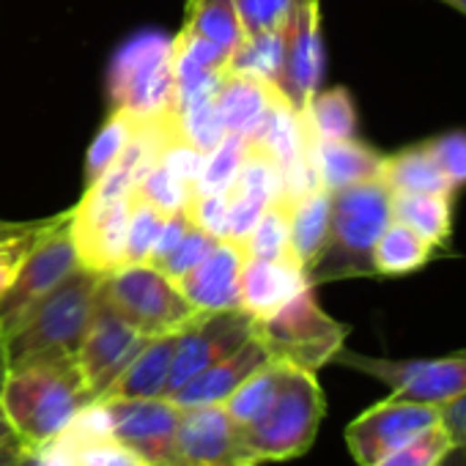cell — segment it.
I'll return each instance as SVG.
<instances>
[{
    "label": "cell",
    "mask_w": 466,
    "mask_h": 466,
    "mask_svg": "<svg viewBox=\"0 0 466 466\" xmlns=\"http://www.w3.org/2000/svg\"><path fill=\"white\" fill-rule=\"evenodd\" d=\"M0 403L6 409L17 439L28 450L39 452L96 400L86 387L75 357H69L12 368Z\"/></svg>",
    "instance_id": "cell-1"
},
{
    "label": "cell",
    "mask_w": 466,
    "mask_h": 466,
    "mask_svg": "<svg viewBox=\"0 0 466 466\" xmlns=\"http://www.w3.org/2000/svg\"><path fill=\"white\" fill-rule=\"evenodd\" d=\"M99 280L102 275L77 267L34 302L6 329L12 368L75 357L99 305Z\"/></svg>",
    "instance_id": "cell-2"
},
{
    "label": "cell",
    "mask_w": 466,
    "mask_h": 466,
    "mask_svg": "<svg viewBox=\"0 0 466 466\" xmlns=\"http://www.w3.org/2000/svg\"><path fill=\"white\" fill-rule=\"evenodd\" d=\"M392 222V192L381 178L360 181L332 192L329 239L321 256L308 269L310 286L376 278L373 275V245Z\"/></svg>",
    "instance_id": "cell-3"
},
{
    "label": "cell",
    "mask_w": 466,
    "mask_h": 466,
    "mask_svg": "<svg viewBox=\"0 0 466 466\" xmlns=\"http://www.w3.org/2000/svg\"><path fill=\"white\" fill-rule=\"evenodd\" d=\"M173 39L137 34L113 58L107 75L110 110L127 113L135 124L176 118V77L170 61Z\"/></svg>",
    "instance_id": "cell-4"
},
{
    "label": "cell",
    "mask_w": 466,
    "mask_h": 466,
    "mask_svg": "<svg viewBox=\"0 0 466 466\" xmlns=\"http://www.w3.org/2000/svg\"><path fill=\"white\" fill-rule=\"evenodd\" d=\"M278 365V390L269 409L258 422L245 428L248 441L261 458V463L291 461L305 455L313 447L321 420L327 414L324 390L316 373L283 362Z\"/></svg>",
    "instance_id": "cell-5"
},
{
    "label": "cell",
    "mask_w": 466,
    "mask_h": 466,
    "mask_svg": "<svg viewBox=\"0 0 466 466\" xmlns=\"http://www.w3.org/2000/svg\"><path fill=\"white\" fill-rule=\"evenodd\" d=\"M253 335L264 343L272 362L319 373L346 346L349 327L324 313L316 291L305 289L280 310L256 321Z\"/></svg>",
    "instance_id": "cell-6"
},
{
    "label": "cell",
    "mask_w": 466,
    "mask_h": 466,
    "mask_svg": "<svg viewBox=\"0 0 466 466\" xmlns=\"http://www.w3.org/2000/svg\"><path fill=\"white\" fill-rule=\"evenodd\" d=\"M99 302L146 338L176 335L198 316L178 286L151 264H127L102 275Z\"/></svg>",
    "instance_id": "cell-7"
},
{
    "label": "cell",
    "mask_w": 466,
    "mask_h": 466,
    "mask_svg": "<svg viewBox=\"0 0 466 466\" xmlns=\"http://www.w3.org/2000/svg\"><path fill=\"white\" fill-rule=\"evenodd\" d=\"M332 362L387 384L390 395L403 400H417L444 409L447 403L466 395V349L444 357L387 360V357L349 351L343 346Z\"/></svg>",
    "instance_id": "cell-8"
},
{
    "label": "cell",
    "mask_w": 466,
    "mask_h": 466,
    "mask_svg": "<svg viewBox=\"0 0 466 466\" xmlns=\"http://www.w3.org/2000/svg\"><path fill=\"white\" fill-rule=\"evenodd\" d=\"M69 217L72 211L58 214L47 222L34 248L25 253L15 280L0 291V327H4V332L34 302H39L47 291H53L66 275H72L80 267L69 233Z\"/></svg>",
    "instance_id": "cell-9"
},
{
    "label": "cell",
    "mask_w": 466,
    "mask_h": 466,
    "mask_svg": "<svg viewBox=\"0 0 466 466\" xmlns=\"http://www.w3.org/2000/svg\"><path fill=\"white\" fill-rule=\"evenodd\" d=\"M170 466H261V458L225 406H184Z\"/></svg>",
    "instance_id": "cell-10"
},
{
    "label": "cell",
    "mask_w": 466,
    "mask_h": 466,
    "mask_svg": "<svg viewBox=\"0 0 466 466\" xmlns=\"http://www.w3.org/2000/svg\"><path fill=\"white\" fill-rule=\"evenodd\" d=\"M441 422V409L387 395L346 428V447L360 466H373L392 450Z\"/></svg>",
    "instance_id": "cell-11"
},
{
    "label": "cell",
    "mask_w": 466,
    "mask_h": 466,
    "mask_svg": "<svg viewBox=\"0 0 466 466\" xmlns=\"http://www.w3.org/2000/svg\"><path fill=\"white\" fill-rule=\"evenodd\" d=\"M253 332H256V319L248 316L242 308L198 313L176 335V351H173L170 381H167L165 398L178 392L189 379H195L208 365L219 362L222 357L245 346L253 338Z\"/></svg>",
    "instance_id": "cell-12"
},
{
    "label": "cell",
    "mask_w": 466,
    "mask_h": 466,
    "mask_svg": "<svg viewBox=\"0 0 466 466\" xmlns=\"http://www.w3.org/2000/svg\"><path fill=\"white\" fill-rule=\"evenodd\" d=\"M96 409L107 431L148 466H170L181 414L170 398H102Z\"/></svg>",
    "instance_id": "cell-13"
},
{
    "label": "cell",
    "mask_w": 466,
    "mask_h": 466,
    "mask_svg": "<svg viewBox=\"0 0 466 466\" xmlns=\"http://www.w3.org/2000/svg\"><path fill=\"white\" fill-rule=\"evenodd\" d=\"M324 77V36L321 0H299L283 28V80L280 94L297 113H305L321 91Z\"/></svg>",
    "instance_id": "cell-14"
},
{
    "label": "cell",
    "mask_w": 466,
    "mask_h": 466,
    "mask_svg": "<svg viewBox=\"0 0 466 466\" xmlns=\"http://www.w3.org/2000/svg\"><path fill=\"white\" fill-rule=\"evenodd\" d=\"M127 222L129 195L107 203L80 200L69 217L77 264L96 275H110L127 267Z\"/></svg>",
    "instance_id": "cell-15"
},
{
    "label": "cell",
    "mask_w": 466,
    "mask_h": 466,
    "mask_svg": "<svg viewBox=\"0 0 466 466\" xmlns=\"http://www.w3.org/2000/svg\"><path fill=\"white\" fill-rule=\"evenodd\" d=\"M146 335L116 316L107 305H96V313L88 324V332L75 354V362L83 373L86 387L94 400L105 398L121 370L132 362V357L146 346Z\"/></svg>",
    "instance_id": "cell-16"
},
{
    "label": "cell",
    "mask_w": 466,
    "mask_h": 466,
    "mask_svg": "<svg viewBox=\"0 0 466 466\" xmlns=\"http://www.w3.org/2000/svg\"><path fill=\"white\" fill-rule=\"evenodd\" d=\"M39 455L56 466H148L135 450L107 431L96 403L80 411L50 447L39 450Z\"/></svg>",
    "instance_id": "cell-17"
},
{
    "label": "cell",
    "mask_w": 466,
    "mask_h": 466,
    "mask_svg": "<svg viewBox=\"0 0 466 466\" xmlns=\"http://www.w3.org/2000/svg\"><path fill=\"white\" fill-rule=\"evenodd\" d=\"M245 253L237 242H217V248L176 286L198 313L239 308V278L245 269Z\"/></svg>",
    "instance_id": "cell-18"
},
{
    "label": "cell",
    "mask_w": 466,
    "mask_h": 466,
    "mask_svg": "<svg viewBox=\"0 0 466 466\" xmlns=\"http://www.w3.org/2000/svg\"><path fill=\"white\" fill-rule=\"evenodd\" d=\"M269 362H272L269 351L253 335L233 354L222 357L219 362L208 365L195 379H189L178 392L170 395V400L181 409L184 406H222L248 376H253L258 368H264Z\"/></svg>",
    "instance_id": "cell-19"
},
{
    "label": "cell",
    "mask_w": 466,
    "mask_h": 466,
    "mask_svg": "<svg viewBox=\"0 0 466 466\" xmlns=\"http://www.w3.org/2000/svg\"><path fill=\"white\" fill-rule=\"evenodd\" d=\"M305 289L313 286L299 261H245L239 278V308L261 321Z\"/></svg>",
    "instance_id": "cell-20"
},
{
    "label": "cell",
    "mask_w": 466,
    "mask_h": 466,
    "mask_svg": "<svg viewBox=\"0 0 466 466\" xmlns=\"http://www.w3.org/2000/svg\"><path fill=\"white\" fill-rule=\"evenodd\" d=\"M278 99H286L278 88L225 69L211 105H214V116H217L219 127L225 129V135L248 137L264 121V116L269 113V107Z\"/></svg>",
    "instance_id": "cell-21"
},
{
    "label": "cell",
    "mask_w": 466,
    "mask_h": 466,
    "mask_svg": "<svg viewBox=\"0 0 466 466\" xmlns=\"http://www.w3.org/2000/svg\"><path fill=\"white\" fill-rule=\"evenodd\" d=\"M310 157H313V165L319 170L321 187L327 192H338V189H346L351 184L379 178L381 165H384V154L376 151L373 146L357 140V137L319 140L310 135Z\"/></svg>",
    "instance_id": "cell-22"
},
{
    "label": "cell",
    "mask_w": 466,
    "mask_h": 466,
    "mask_svg": "<svg viewBox=\"0 0 466 466\" xmlns=\"http://www.w3.org/2000/svg\"><path fill=\"white\" fill-rule=\"evenodd\" d=\"M176 335L148 338L146 346L132 357V362L113 381L105 398H165L173 351H176Z\"/></svg>",
    "instance_id": "cell-23"
},
{
    "label": "cell",
    "mask_w": 466,
    "mask_h": 466,
    "mask_svg": "<svg viewBox=\"0 0 466 466\" xmlns=\"http://www.w3.org/2000/svg\"><path fill=\"white\" fill-rule=\"evenodd\" d=\"M289 208V233H291V253L305 267V272L313 267V261L321 256L329 239V217H332V192L324 187L294 200Z\"/></svg>",
    "instance_id": "cell-24"
},
{
    "label": "cell",
    "mask_w": 466,
    "mask_h": 466,
    "mask_svg": "<svg viewBox=\"0 0 466 466\" xmlns=\"http://www.w3.org/2000/svg\"><path fill=\"white\" fill-rule=\"evenodd\" d=\"M379 178L387 184V189L392 195L452 192L425 143H414V146H406L395 154H384V165H381Z\"/></svg>",
    "instance_id": "cell-25"
},
{
    "label": "cell",
    "mask_w": 466,
    "mask_h": 466,
    "mask_svg": "<svg viewBox=\"0 0 466 466\" xmlns=\"http://www.w3.org/2000/svg\"><path fill=\"white\" fill-rule=\"evenodd\" d=\"M452 192L392 195V219L403 222L436 250L447 248L452 233Z\"/></svg>",
    "instance_id": "cell-26"
},
{
    "label": "cell",
    "mask_w": 466,
    "mask_h": 466,
    "mask_svg": "<svg viewBox=\"0 0 466 466\" xmlns=\"http://www.w3.org/2000/svg\"><path fill=\"white\" fill-rule=\"evenodd\" d=\"M431 258H433V248L420 237V233H414L411 228H406L398 219H392L384 228L379 242L373 245V256H370L376 278L414 275L422 267H428Z\"/></svg>",
    "instance_id": "cell-27"
},
{
    "label": "cell",
    "mask_w": 466,
    "mask_h": 466,
    "mask_svg": "<svg viewBox=\"0 0 466 466\" xmlns=\"http://www.w3.org/2000/svg\"><path fill=\"white\" fill-rule=\"evenodd\" d=\"M228 72L267 83L280 91L283 80V31L248 34L228 58Z\"/></svg>",
    "instance_id": "cell-28"
},
{
    "label": "cell",
    "mask_w": 466,
    "mask_h": 466,
    "mask_svg": "<svg viewBox=\"0 0 466 466\" xmlns=\"http://www.w3.org/2000/svg\"><path fill=\"white\" fill-rule=\"evenodd\" d=\"M302 118H305L310 135L319 140L357 137V105H354L349 88H343V86L319 91L310 99Z\"/></svg>",
    "instance_id": "cell-29"
},
{
    "label": "cell",
    "mask_w": 466,
    "mask_h": 466,
    "mask_svg": "<svg viewBox=\"0 0 466 466\" xmlns=\"http://www.w3.org/2000/svg\"><path fill=\"white\" fill-rule=\"evenodd\" d=\"M192 36H200L206 42H214L233 53V47L242 39L239 17L233 0H189L187 15H184V28Z\"/></svg>",
    "instance_id": "cell-30"
},
{
    "label": "cell",
    "mask_w": 466,
    "mask_h": 466,
    "mask_svg": "<svg viewBox=\"0 0 466 466\" xmlns=\"http://www.w3.org/2000/svg\"><path fill=\"white\" fill-rule=\"evenodd\" d=\"M239 248L248 261H297V256L291 253L286 203H269L256 228L250 230V237Z\"/></svg>",
    "instance_id": "cell-31"
},
{
    "label": "cell",
    "mask_w": 466,
    "mask_h": 466,
    "mask_svg": "<svg viewBox=\"0 0 466 466\" xmlns=\"http://www.w3.org/2000/svg\"><path fill=\"white\" fill-rule=\"evenodd\" d=\"M230 53L214 42H206L200 36H192L187 31H181L173 39V50H170V61H173V77L176 86L181 83H192L200 80L206 75H217L225 72Z\"/></svg>",
    "instance_id": "cell-32"
},
{
    "label": "cell",
    "mask_w": 466,
    "mask_h": 466,
    "mask_svg": "<svg viewBox=\"0 0 466 466\" xmlns=\"http://www.w3.org/2000/svg\"><path fill=\"white\" fill-rule=\"evenodd\" d=\"M248 137L245 135H225L203 159V170L198 176L195 192L203 195H225L230 192L233 181L239 176V167L248 157Z\"/></svg>",
    "instance_id": "cell-33"
},
{
    "label": "cell",
    "mask_w": 466,
    "mask_h": 466,
    "mask_svg": "<svg viewBox=\"0 0 466 466\" xmlns=\"http://www.w3.org/2000/svg\"><path fill=\"white\" fill-rule=\"evenodd\" d=\"M278 373H280L278 362H269V365L258 368L253 376H248L237 390H233V395L222 403L225 411L233 420H237L242 428H250L253 422H258L264 417V411L269 409L272 398H275Z\"/></svg>",
    "instance_id": "cell-34"
},
{
    "label": "cell",
    "mask_w": 466,
    "mask_h": 466,
    "mask_svg": "<svg viewBox=\"0 0 466 466\" xmlns=\"http://www.w3.org/2000/svg\"><path fill=\"white\" fill-rule=\"evenodd\" d=\"M135 132V121L127 113L110 110V118L105 121V127L99 129V135L94 137L88 154H86V187L94 184L124 151L127 140Z\"/></svg>",
    "instance_id": "cell-35"
},
{
    "label": "cell",
    "mask_w": 466,
    "mask_h": 466,
    "mask_svg": "<svg viewBox=\"0 0 466 466\" xmlns=\"http://www.w3.org/2000/svg\"><path fill=\"white\" fill-rule=\"evenodd\" d=\"M165 214L154 208L148 200L129 195V222H127V264H148L154 242L159 237V228Z\"/></svg>",
    "instance_id": "cell-36"
},
{
    "label": "cell",
    "mask_w": 466,
    "mask_h": 466,
    "mask_svg": "<svg viewBox=\"0 0 466 466\" xmlns=\"http://www.w3.org/2000/svg\"><path fill=\"white\" fill-rule=\"evenodd\" d=\"M132 195L148 200V203H151L154 208H159L165 217H167V214H176V211H181V208H187V203L192 200V192H189L181 181H176V178L170 176V170H167L162 162H154V165L140 176V181L135 184Z\"/></svg>",
    "instance_id": "cell-37"
},
{
    "label": "cell",
    "mask_w": 466,
    "mask_h": 466,
    "mask_svg": "<svg viewBox=\"0 0 466 466\" xmlns=\"http://www.w3.org/2000/svg\"><path fill=\"white\" fill-rule=\"evenodd\" d=\"M452 444L455 441H452L450 431L439 422L431 431L420 433L417 439L406 441L403 447L392 450L373 466H436Z\"/></svg>",
    "instance_id": "cell-38"
},
{
    "label": "cell",
    "mask_w": 466,
    "mask_h": 466,
    "mask_svg": "<svg viewBox=\"0 0 466 466\" xmlns=\"http://www.w3.org/2000/svg\"><path fill=\"white\" fill-rule=\"evenodd\" d=\"M297 4L299 0H233L242 36L264 34V31H283Z\"/></svg>",
    "instance_id": "cell-39"
},
{
    "label": "cell",
    "mask_w": 466,
    "mask_h": 466,
    "mask_svg": "<svg viewBox=\"0 0 466 466\" xmlns=\"http://www.w3.org/2000/svg\"><path fill=\"white\" fill-rule=\"evenodd\" d=\"M431 157L436 159L441 176L447 178L450 189L458 192L466 187V129H450L431 140H425Z\"/></svg>",
    "instance_id": "cell-40"
},
{
    "label": "cell",
    "mask_w": 466,
    "mask_h": 466,
    "mask_svg": "<svg viewBox=\"0 0 466 466\" xmlns=\"http://www.w3.org/2000/svg\"><path fill=\"white\" fill-rule=\"evenodd\" d=\"M217 242L219 239H214L211 233H206L203 228H198L195 222H192V228L187 230V237L178 242V248L157 267L162 275H167L173 283H178L187 272H192L214 248H217Z\"/></svg>",
    "instance_id": "cell-41"
},
{
    "label": "cell",
    "mask_w": 466,
    "mask_h": 466,
    "mask_svg": "<svg viewBox=\"0 0 466 466\" xmlns=\"http://www.w3.org/2000/svg\"><path fill=\"white\" fill-rule=\"evenodd\" d=\"M228 208H230V198L225 195H203L195 192L192 200L187 203L189 219L203 228L206 233H211L214 239H228Z\"/></svg>",
    "instance_id": "cell-42"
},
{
    "label": "cell",
    "mask_w": 466,
    "mask_h": 466,
    "mask_svg": "<svg viewBox=\"0 0 466 466\" xmlns=\"http://www.w3.org/2000/svg\"><path fill=\"white\" fill-rule=\"evenodd\" d=\"M189 228H192V219H189V211L187 208H181L176 214H167L165 222H162V228H159V237L154 242V250L148 256V264L151 267H159L178 248V242L187 237Z\"/></svg>",
    "instance_id": "cell-43"
},
{
    "label": "cell",
    "mask_w": 466,
    "mask_h": 466,
    "mask_svg": "<svg viewBox=\"0 0 466 466\" xmlns=\"http://www.w3.org/2000/svg\"><path fill=\"white\" fill-rule=\"evenodd\" d=\"M47 222H50V219H45L34 233H25V237L0 242V291H4V289L15 280V275H17V269H20L25 253L34 248V242L39 239V233L47 228Z\"/></svg>",
    "instance_id": "cell-44"
},
{
    "label": "cell",
    "mask_w": 466,
    "mask_h": 466,
    "mask_svg": "<svg viewBox=\"0 0 466 466\" xmlns=\"http://www.w3.org/2000/svg\"><path fill=\"white\" fill-rule=\"evenodd\" d=\"M441 425L450 431L452 441L466 444V395L441 409Z\"/></svg>",
    "instance_id": "cell-45"
},
{
    "label": "cell",
    "mask_w": 466,
    "mask_h": 466,
    "mask_svg": "<svg viewBox=\"0 0 466 466\" xmlns=\"http://www.w3.org/2000/svg\"><path fill=\"white\" fill-rule=\"evenodd\" d=\"M31 452H34V450H28V447L17 439V441H12V444H6V447H0V466H23V463L28 461Z\"/></svg>",
    "instance_id": "cell-46"
},
{
    "label": "cell",
    "mask_w": 466,
    "mask_h": 466,
    "mask_svg": "<svg viewBox=\"0 0 466 466\" xmlns=\"http://www.w3.org/2000/svg\"><path fill=\"white\" fill-rule=\"evenodd\" d=\"M42 222H34V225H25V222H4L0 219V242L6 239H17V237H25V233H34Z\"/></svg>",
    "instance_id": "cell-47"
},
{
    "label": "cell",
    "mask_w": 466,
    "mask_h": 466,
    "mask_svg": "<svg viewBox=\"0 0 466 466\" xmlns=\"http://www.w3.org/2000/svg\"><path fill=\"white\" fill-rule=\"evenodd\" d=\"M12 370V360H9V346H6V332L0 327V398H4V387Z\"/></svg>",
    "instance_id": "cell-48"
},
{
    "label": "cell",
    "mask_w": 466,
    "mask_h": 466,
    "mask_svg": "<svg viewBox=\"0 0 466 466\" xmlns=\"http://www.w3.org/2000/svg\"><path fill=\"white\" fill-rule=\"evenodd\" d=\"M436 466H466V444H452Z\"/></svg>",
    "instance_id": "cell-49"
},
{
    "label": "cell",
    "mask_w": 466,
    "mask_h": 466,
    "mask_svg": "<svg viewBox=\"0 0 466 466\" xmlns=\"http://www.w3.org/2000/svg\"><path fill=\"white\" fill-rule=\"evenodd\" d=\"M12 441H17V433H15V428H12V422H9V417H6L4 403H0V447H6V444H12Z\"/></svg>",
    "instance_id": "cell-50"
},
{
    "label": "cell",
    "mask_w": 466,
    "mask_h": 466,
    "mask_svg": "<svg viewBox=\"0 0 466 466\" xmlns=\"http://www.w3.org/2000/svg\"><path fill=\"white\" fill-rule=\"evenodd\" d=\"M441 4H447V6H452L455 12L466 15V0H441Z\"/></svg>",
    "instance_id": "cell-51"
},
{
    "label": "cell",
    "mask_w": 466,
    "mask_h": 466,
    "mask_svg": "<svg viewBox=\"0 0 466 466\" xmlns=\"http://www.w3.org/2000/svg\"><path fill=\"white\" fill-rule=\"evenodd\" d=\"M36 466H56V463H50L47 458H42V455L36 452Z\"/></svg>",
    "instance_id": "cell-52"
},
{
    "label": "cell",
    "mask_w": 466,
    "mask_h": 466,
    "mask_svg": "<svg viewBox=\"0 0 466 466\" xmlns=\"http://www.w3.org/2000/svg\"><path fill=\"white\" fill-rule=\"evenodd\" d=\"M23 466H36V452H31V455H28V461H25Z\"/></svg>",
    "instance_id": "cell-53"
}]
</instances>
